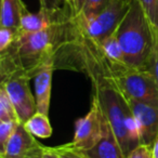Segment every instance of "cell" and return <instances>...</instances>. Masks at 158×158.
I'll use <instances>...</instances> for the list:
<instances>
[{
	"label": "cell",
	"instance_id": "9",
	"mask_svg": "<svg viewBox=\"0 0 158 158\" xmlns=\"http://www.w3.org/2000/svg\"><path fill=\"white\" fill-rule=\"evenodd\" d=\"M44 145L25 129L20 123L7 142L5 149L0 152V158H25L40 157Z\"/></svg>",
	"mask_w": 158,
	"mask_h": 158
},
{
	"label": "cell",
	"instance_id": "17",
	"mask_svg": "<svg viewBox=\"0 0 158 158\" xmlns=\"http://www.w3.org/2000/svg\"><path fill=\"white\" fill-rule=\"evenodd\" d=\"M145 70L149 73L158 85V27L153 26V46Z\"/></svg>",
	"mask_w": 158,
	"mask_h": 158
},
{
	"label": "cell",
	"instance_id": "22",
	"mask_svg": "<svg viewBox=\"0 0 158 158\" xmlns=\"http://www.w3.org/2000/svg\"><path fill=\"white\" fill-rule=\"evenodd\" d=\"M110 1L113 0H86L84 9L79 15H95L101 12Z\"/></svg>",
	"mask_w": 158,
	"mask_h": 158
},
{
	"label": "cell",
	"instance_id": "13",
	"mask_svg": "<svg viewBox=\"0 0 158 158\" xmlns=\"http://www.w3.org/2000/svg\"><path fill=\"white\" fill-rule=\"evenodd\" d=\"M27 11L23 0H1L0 27L19 29L21 19Z\"/></svg>",
	"mask_w": 158,
	"mask_h": 158
},
{
	"label": "cell",
	"instance_id": "19",
	"mask_svg": "<svg viewBox=\"0 0 158 158\" xmlns=\"http://www.w3.org/2000/svg\"><path fill=\"white\" fill-rule=\"evenodd\" d=\"M19 123H20V121L15 120L0 121V152H2L5 149L7 142L9 141L10 136L12 135Z\"/></svg>",
	"mask_w": 158,
	"mask_h": 158
},
{
	"label": "cell",
	"instance_id": "14",
	"mask_svg": "<svg viewBox=\"0 0 158 158\" xmlns=\"http://www.w3.org/2000/svg\"><path fill=\"white\" fill-rule=\"evenodd\" d=\"M92 41V40H91ZM102 56L110 63H126L125 55L116 35L112 34L99 42H94Z\"/></svg>",
	"mask_w": 158,
	"mask_h": 158
},
{
	"label": "cell",
	"instance_id": "8",
	"mask_svg": "<svg viewBox=\"0 0 158 158\" xmlns=\"http://www.w3.org/2000/svg\"><path fill=\"white\" fill-rule=\"evenodd\" d=\"M139 132L140 144L152 145L158 138V104L128 100Z\"/></svg>",
	"mask_w": 158,
	"mask_h": 158
},
{
	"label": "cell",
	"instance_id": "16",
	"mask_svg": "<svg viewBox=\"0 0 158 158\" xmlns=\"http://www.w3.org/2000/svg\"><path fill=\"white\" fill-rule=\"evenodd\" d=\"M3 120L20 121V119L7 90L5 87L0 85V121Z\"/></svg>",
	"mask_w": 158,
	"mask_h": 158
},
{
	"label": "cell",
	"instance_id": "15",
	"mask_svg": "<svg viewBox=\"0 0 158 158\" xmlns=\"http://www.w3.org/2000/svg\"><path fill=\"white\" fill-rule=\"evenodd\" d=\"M23 125L25 129L34 136L40 139H48L52 135V127L49 121L48 115L37 112Z\"/></svg>",
	"mask_w": 158,
	"mask_h": 158
},
{
	"label": "cell",
	"instance_id": "3",
	"mask_svg": "<svg viewBox=\"0 0 158 158\" xmlns=\"http://www.w3.org/2000/svg\"><path fill=\"white\" fill-rule=\"evenodd\" d=\"M114 34L123 49L126 63L145 69L153 46V25L138 0H131L125 18Z\"/></svg>",
	"mask_w": 158,
	"mask_h": 158
},
{
	"label": "cell",
	"instance_id": "27",
	"mask_svg": "<svg viewBox=\"0 0 158 158\" xmlns=\"http://www.w3.org/2000/svg\"><path fill=\"white\" fill-rule=\"evenodd\" d=\"M153 156L154 158H158V138L153 144Z\"/></svg>",
	"mask_w": 158,
	"mask_h": 158
},
{
	"label": "cell",
	"instance_id": "28",
	"mask_svg": "<svg viewBox=\"0 0 158 158\" xmlns=\"http://www.w3.org/2000/svg\"><path fill=\"white\" fill-rule=\"evenodd\" d=\"M25 158H40V157H25Z\"/></svg>",
	"mask_w": 158,
	"mask_h": 158
},
{
	"label": "cell",
	"instance_id": "5",
	"mask_svg": "<svg viewBox=\"0 0 158 158\" xmlns=\"http://www.w3.org/2000/svg\"><path fill=\"white\" fill-rule=\"evenodd\" d=\"M131 0H113L95 15H79L73 19L82 36L99 42L115 33L125 18Z\"/></svg>",
	"mask_w": 158,
	"mask_h": 158
},
{
	"label": "cell",
	"instance_id": "12",
	"mask_svg": "<svg viewBox=\"0 0 158 158\" xmlns=\"http://www.w3.org/2000/svg\"><path fill=\"white\" fill-rule=\"evenodd\" d=\"M69 19L70 16L67 14L56 15V14H51L41 9H39L38 12L33 13V12H29L27 10L21 19L19 31H23V33H36V31H40L48 28L54 23L69 20Z\"/></svg>",
	"mask_w": 158,
	"mask_h": 158
},
{
	"label": "cell",
	"instance_id": "7",
	"mask_svg": "<svg viewBox=\"0 0 158 158\" xmlns=\"http://www.w3.org/2000/svg\"><path fill=\"white\" fill-rule=\"evenodd\" d=\"M105 121L99 103L92 98L89 112L86 116L76 121L74 139L69 143L79 151L91 148L101 138Z\"/></svg>",
	"mask_w": 158,
	"mask_h": 158
},
{
	"label": "cell",
	"instance_id": "11",
	"mask_svg": "<svg viewBox=\"0 0 158 158\" xmlns=\"http://www.w3.org/2000/svg\"><path fill=\"white\" fill-rule=\"evenodd\" d=\"M81 152L89 158H126L107 120L99 141L91 148Z\"/></svg>",
	"mask_w": 158,
	"mask_h": 158
},
{
	"label": "cell",
	"instance_id": "2",
	"mask_svg": "<svg viewBox=\"0 0 158 158\" xmlns=\"http://www.w3.org/2000/svg\"><path fill=\"white\" fill-rule=\"evenodd\" d=\"M77 35L78 29L72 19L54 23L36 33L18 31L12 46L0 52L1 81L16 72L34 79L37 70L47 61L55 60L57 52Z\"/></svg>",
	"mask_w": 158,
	"mask_h": 158
},
{
	"label": "cell",
	"instance_id": "21",
	"mask_svg": "<svg viewBox=\"0 0 158 158\" xmlns=\"http://www.w3.org/2000/svg\"><path fill=\"white\" fill-rule=\"evenodd\" d=\"M53 152L59 156V158H89L81 151L75 148L70 143L52 147Z\"/></svg>",
	"mask_w": 158,
	"mask_h": 158
},
{
	"label": "cell",
	"instance_id": "20",
	"mask_svg": "<svg viewBox=\"0 0 158 158\" xmlns=\"http://www.w3.org/2000/svg\"><path fill=\"white\" fill-rule=\"evenodd\" d=\"M151 24L158 27V0H138Z\"/></svg>",
	"mask_w": 158,
	"mask_h": 158
},
{
	"label": "cell",
	"instance_id": "23",
	"mask_svg": "<svg viewBox=\"0 0 158 158\" xmlns=\"http://www.w3.org/2000/svg\"><path fill=\"white\" fill-rule=\"evenodd\" d=\"M19 29L0 27V52L8 50L14 42Z\"/></svg>",
	"mask_w": 158,
	"mask_h": 158
},
{
	"label": "cell",
	"instance_id": "1",
	"mask_svg": "<svg viewBox=\"0 0 158 158\" xmlns=\"http://www.w3.org/2000/svg\"><path fill=\"white\" fill-rule=\"evenodd\" d=\"M79 70L90 78L92 98L98 101L123 155L127 157L140 144L138 127L129 102L108 75L94 42L81 34L79 40Z\"/></svg>",
	"mask_w": 158,
	"mask_h": 158
},
{
	"label": "cell",
	"instance_id": "10",
	"mask_svg": "<svg viewBox=\"0 0 158 158\" xmlns=\"http://www.w3.org/2000/svg\"><path fill=\"white\" fill-rule=\"evenodd\" d=\"M54 68H56L55 67V60H49L37 70L35 77H34L37 110L39 113L44 115H49L51 85H52V76Z\"/></svg>",
	"mask_w": 158,
	"mask_h": 158
},
{
	"label": "cell",
	"instance_id": "24",
	"mask_svg": "<svg viewBox=\"0 0 158 158\" xmlns=\"http://www.w3.org/2000/svg\"><path fill=\"white\" fill-rule=\"evenodd\" d=\"M126 158H154L153 146L146 144H139Z\"/></svg>",
	"mask_w": 158,
	"mask_h": 158
},
{
	"label": "cell",
	"instance_id": "18",
	"mask_svg": "<svg viewBox=\"0 0 158 158\" xmlns=\"http://www.w3.org/2000/svg\"><path fill=\"white\" fill-rule=\"evenodd\" d=\"M40 9L49 12L51 14H68L66 0H39ZM72 19V18H70Z\"/></svg>",
	"mask_w": 158,
	"mask_h": 158
},
{
	"label": "cell",
	"instance_id": "6",
	"mask_svg": "<svg viewBox=\"0 0 158 158\" xmlns=\"http://www.w3.org/2000/svg\"><path fill=\"white\" fill-rule=\"evenodd\" d=\"M29 80L31 79L26 75L16 72L7 79L0 81V85L7 90L22 123H26L38 112L36 97H34L29 89Z\"/></svg>",
	"mask_w": 158,
	"mask_h": 158
},
{
	"label": "cell",
	"instance_id": "4",
	"mask_svg": "<svg viewBox=\"0 0 158 158\" xmlns=\"http://www.w3.org/2000/svg\"><path fill=\"white\" fill-rule=\"evenodd\" d=\"M102 61L113 81L128 100L158 104V85L147 70L127 63H110L103 56Z\"/></svg>",
	"mask_w": 158,
	"mask_h": 158
},
{
	"label": "cell",
	"instance_id": "26",
	"mask_svg": "<svg viewBox=\"0 0 158 158\" xmlns=\"http://www.w3.org/2000/svg\"><path fill=\"white\" fill-rule=\"evenodd\" d=\"M40 158H59V156L53 152L52 147L48 146H42L41 149V155Z\"/></svg>",
	"mask_w": 158,
	"mask_h": 158
},
{
	"label": "cell",
	"instance_id": "25",
	"mask_svg": "<svg viewBox=\"0 0 158 158\" xmlns=\"http://www.w3.org/2000/svg\"><path fill=\"white\" fill-rule=\"evenodd\" d=\"M85 3H86V0H66V7L72 20L81 13Z\"/></svg>",
	"mask_w": 158,
	"mask_h": 158
}]
</instances>
